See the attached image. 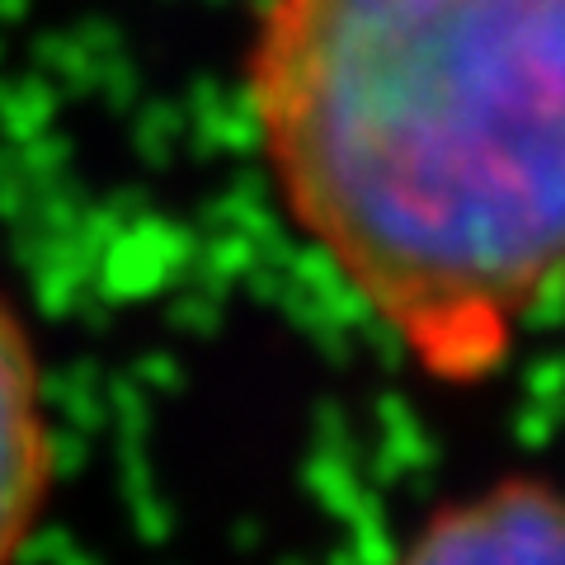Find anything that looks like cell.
Returning <instances> with one entry per match:
<instances>
[{
    "instance_id": "cell-1",
    "label": "cell",
    "mask_w": 565,
    "mask_h": 565,
    "mask_svg": "<svg viewBox=\"0 0 565 565\" xmlns=\"http://www.w3.org/2000/svg\"><path fill=\"white\" fill-rule=\"evenodd\" d=\"M245 109L288 222L424 377H494L565 297V0H259Z\"/></svg>"
},
{
    "instance_id": "cell-2",
    "label": "cell",
    "mask_w": 565,
    "mask_h": 565,
    "mask_svg": "<svg viewBox=\"0 0 565 565\" xmlns=\"http://www.w3.org/2000/svg\"><path fill=\"white\" fill-rule=\"evenodd\" d=\"M392 565H565V490L500 481L419 527Z\"/></svg>"
},
{
    "instance_id": "cell-3",
    "label": "cell",
    "mask_w": 565,
    "mask_h": 565,
    "mask_svg": "<svg viewBox=\"0 0 565 565\" xmlns=\"http://www.w3.org/2000/svg\"><path fill=\"white\" fill-rule=\"evenodd\" d=\"M52 411L33 334L0 297V565H14L52 494Z\"/></svg>"
}]
</instances>
